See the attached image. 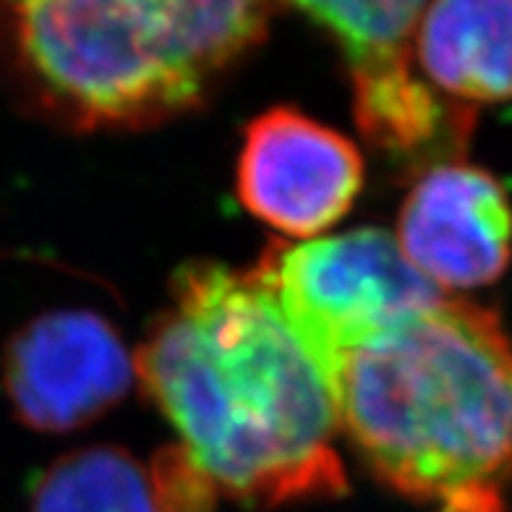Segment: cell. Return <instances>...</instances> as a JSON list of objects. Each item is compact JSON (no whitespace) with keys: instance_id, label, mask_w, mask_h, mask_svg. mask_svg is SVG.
<instances>
[{"instance_id":"6da1fadb","label":"cell","mask_w":512,"mask_h":512,"mask_svg":"<svg viewBox=\"0 0 512 512\" xmlns=\"http://www.w3.org/2000/svg\"><path fill=\"white\" fill-rule=\"evenodd\" d=\"M136 382L220 497L256 507L348 489L330 379L254 270L186 264Z\"/></svg>"},{"instance_id":"7a4b0ae2","label":"cell","mask_w":512,"mask_h":512,"mask_svg":"<svg viewBox=\"0 0 512 512\" xmlns=\"http://www.w3.org/2000/svg\"><path fill=\"white\" fill-rule=\"evenodd\" d=\"M337 426L392 492L447 502L512 481V340L494 311L450 293L330 374Z\"/></svg>"},{"instance_id":"3957f363","label":"cell","mask_w":512,"mask_h":512,"mask_svg":"<svg viewBox=\"0 0 512 512\" xmlns=\"http://www.w3.org/2000/svg\"><path fill=\"white\" fill-rule=\"evenodd\" d=\"M277 0H0V68L76 131L165 123L262 45Z\"/></svg>"},{"instance_id":"277c9868","label":"cell","mask_w":512,"mask_h":512,"mask_svg":"<svg viewBox=\"0 0 512 512\" xmlns=\"http://www.w3.org/2000/svg\"><path fill=\"white\" fill-rule=\"evenodd\" d=\"M251 270L327 379L345 353L447 296L405 259L395 236L382 228L275 241Z\"/></svg>"},{"instance_id":"5b68a950","label":"cell","mask_w":512,"mask_h":512,"mask_svg":"<svg viewBox=\"0 0 512 512\" xmlns=\"http://www.w3.org/2000/svg\"><path fill=\"white\" fill-rule=\"evenodd\" d=\"M134 384L136 353L97 311L40 314L3 348V392L34 432H76L115 408Z\"/></svg>"},{"instance_id":"8992f818","label":"cell","mask_w":512,"mask_h":512,"mask_svg":"<svg viewBox=\"0 0 512 512\" xmlns=\"http://www.w3.org/2000/svg\"><path fill=\"white\" fill-rule=\"evenodd\" d=\"M364 189V157L335 128L296 108H270L243 131L236 194L288 241L332 228Z\"/></svg>"},{"instance_id":"52a82bcc","label":"cell","mask_w":512,"mask_h":512,"mask_svg":"<svg viewBox=\"0 0 512 512\" xmlns=\"http://www.w3.org/2000/svg\"><path fill=\"white\" fill-rule=\"evenodd\" d=\"M405 259L439 290L497 283L512 259V204L484 168L445 160L421 173L398 217Z\"/></svg>"},{"instance_id":"ba28073f","label":"cell","mask_w":512,"mask_h":512,"mask_svg":"<svg viewBox=\"0 0 512 512\" xmlns=\"http://www.w3.org/2000/svg\"><path fill=\"white\" fill-rule=\"evenodd\" d=\"M416 71L465 110L512 100V0H429L411 42Z\"/></svg>"},{"instance_id":"9c48e42d","label":"cell","mask_w":512,"mask_h":512,"mask_svg":"<svg viewBox=\"0 0 512 512\" xmlns=\"http://www.w3.org/2000/svg\"><path fill=\"white\" fill-rule=\"evenodd\" d=\"M353 115L366 142L382 155L429 165L455 160L473 131V110L445 100L413 61L351 71Z\"/></svg>"},{"instance_id":"30bf717a","label":"cell","mask_w":512,"mask_h":512,"mask_svg":"<svg viewBox=\"0 0 512 512\" xmlns=\"http://www.w3.org/2000/svg\"><path fill=\"white\" fill-rule=\"evenodd\" d=\"M29 512H157L155 486L123 447H81L37 476Z\"/></svg>"},{"instance_id":"8fae6325","label":"cell","mask_w":512,"mask_h":512,"mask_svg":"<svg viewBox=\"0 0 512 512\" xmlns=\"http://www.w3.org/2000/svg\"><path fill=\"white\" fill-rule=\"evenodd\" d=\"M348 58V68L411 61L416 24L429 0H288Z\"/></svg>"},{"instance_id":"7c38bea8","label":"cell","mask_w":512,"mask_h":512,"mask_svg":"<svg viewBox=\"0 0 512 512\" xmlns=\"http://www.w3.org/2000/svg\"><path fill=\"white\" fill-rule=\"evenodd\" d=\"M157 512H212L220 494L178 445L162 450L152 468Z\"/></svg>"},{"instance_id":"4fadbf2b","label":"cell","mask_w":512,"mask_h":512,"mask_svg":"<svg viewBox=\"0 0 512 512\" xmlns=\"http://www.w3.org/2000/svg\"><path fill=\"white\" fill-rule=\"evenodd\" d=\"M442 512H505L499 492H471L447 499Z\"/></svg>"}]
</instances>
